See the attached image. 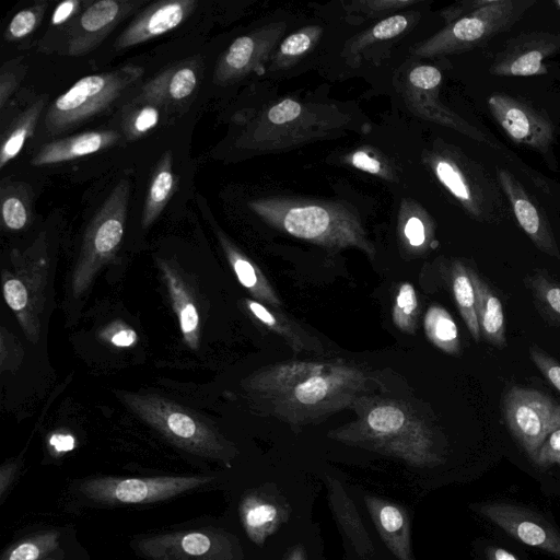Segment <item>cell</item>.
I'll return each instance as SVG.
<instances>
[{
	"instance_id": "cell-24",
	"label": "cell",
	"mask_w": 560,
	"mask_h": 560,
	"mask_svg": "<svg viewBox=\"0 0 560 560\" xmlns=\"http://www.w3.org/2000/svg\"><path fill=\"white\" fill-rule=\"evenodd\" d=\"M45 104V96L38 98L12 121L0 147L1 168L21 152L26 140L34 133Z\"/></svg>"
},
{
	"instance_id": "cell-41",
	"label": "cell",
	"mask_w": 560,
	"mask_h": 560,
	"mask_svg": "<svg viewBox=\"0 0 560 560\" xmlns=\"http://www.w3.org/2000/svg\"><path fill=\"white\" fill-rule=\"evenodd\" d=\"M301 110L302 107L299 103L284 100L269 110L268 118L271 122L280 125L294 120L301 114Z\"/></svg>"
},
{
	"instance_id": "cell-50",
	"label": "cell",
	"mask_w": 560,
	"mask_h": 560,
	"mask_svg": "<svg viewBox=\"0 0 560 560\" xmlns=\"http://www.w3.org/2000/svg\"><path fill=\"white\" fill-rule=\"evenodd\" d=\"M248 307L250 312L264 324L268 326H273L276 319L273 316L259 303L254 301H248Z\"/></svg>"
},
{
	"instance_id": "cell-20",
	"label": "cell",
	"mask_w": 560,
	"mask_h": 560,
	"mask_svg": "<svg viewBox=\"0 0 560 560\" xmlns=\"http://www.w3.org/2000/svg\"><path fill=\"white\" fill-rule=\"evenodd\" d=\"M325 482L330 510L347 538L361 557L372 555L373 541L351 498L338 480L327 477Z\"/></svg>"
},
{
	"instance_id": "cell-42",
	"label": "cell",
	"mask_w": 560,
	"mask_h": 560,
	"mask_svg": "<svg viewBox=\"0 0 560 560\" xmlns=\"http://www.w3.org/2000/svg\"><path fill=\"white\" fill-rule=\"evenodd\" d=\"M105 338L116 347H130L136 342L137 334L121 323H113L106 328Z\"/></svg>"
},
{
	"instance_id": "cell-12",
	"label": "cell",
	"mask_w": 560,
	"mask_h": 560,
	"mask_svg": "<svg viewBox=\"0 0 560 560\" xmlns=\"http://www.w3.org/2000/svg\"><path fill=\"white\" fill-rule=\"evenodd\" d=\"M495 174L518 225L532 243L540 252L560 259V249L552 228L538 202L509 170L497 167Z\"/></svg>"
},
{
	"instance_id": "cell-13",
	"label": "cell",
	"mask_w": 560,
	"mask_h": 560,
	"mask_svg": "<svg viewBox=\"0 0 560 560\" xmlns=\"http://www.w3.org/2000/svg\"><path fill=\"white\" fill-rule=\"evenodd\" d=\"M476 510L520 541L560 558V533L542 516L508 503L481 504Z\"/></svg>"
},
{
	"instance_id": "cell-28",
	"label": "cell",
	"mask_w": 560,
	"mask_h": 560,
	"mask_svg": "<svg viewBox=\"0 0 560 560\" xmlns=\"http://www.w3.org/2000/svg\"><path fill=\"white\" fill-rule=\"evenodd\" d=\"M425 329L433 343L445 352L455 354L459 351L457 326L444 308L433 306L429 310Z\"/></svg>"
},
{
	"instance_id": "cell-49",
	"label": "cell",
	"mask_w": 560,
	"mask_h": 560,
	"mask_svg": "<svg viewBox=\"0 0 560 560\" xmlns=\"http://www.w3.org/2000/svg\"><path fill=\"white\" fill-rule=\"evenodd\" d=\"M49 443L57 452H68L73 448L74 439L69 434L57 433L50 438Z\"/></svg>"
},
{
	"instance_id": "cell-10",
	"label": "cell",
	"mask_w": 560,
	"mask_h": 560,
	"mask_svg": "<svg viewBox=\"0 0 560 560\" xmlns=\"http://www.w3.org/2000/svg\"><path fill=\"white\" fill-rule=\"evenodd\" d=\"M559 50L560 33H522L497 54L489 72L499 77L541 75L548 72L545 60Z\"/></svg>"
},
{
	"instance_id": "cell-23",
	"label": "cell",
	"mask_w": 560,
	"mask_h": 560,
	"mask_svg": "<svg viewBox=\"0 0 560 560\" xmlns=\"http://www.w3.org/2000/svg\"><path fill=\"white\" fill-rule=\"evenodd\" d=\"M524 284L540 317L548 325L560 328V282L551 279L546 271L536 270L525 276Z\"/></svg>"
},
{
	"instance_id": "cell-22",
	"label": "cell",
	"mask_w": 560,
	"mask_h": 560,
	"mask_svg": "<svg viewBox=\"0 0 560 560\" xmlns=\"http://www.w3.org/2000/svg\"><path fill=\"white\" fill-rule=\"evenodd\" d=\"M175 187L172 151H166L160 159L147 192L141 215L142 228H149L161 214Z\"/></svg>"
},
{
	"instance_id": "cell-45",
	"label": "cell",
	"mask_w": 560,
	"mask_h": 560,
	"mask_svg": "<svg viewBox=\"0 0 560 560\" xmlns=\"http://www.w3.org/2000/svg\"><path fill=\"white\" fill-rule=\"evenodd\" d=\"M310 45L311 39L306 34H293L281 45V52L290 56L301 55L310 48Z\"/></svg>"
},
{
	"instance_id": "cell-34",
	"label": "cell",
	"mask_w": 560,
	"mask_h": 560,
	"mask_svg": "<svg viewBox=\"0 0 560 560\" xmlns=\"http://www.w3.org/2000/svg\"><path fill=\"white\" fill-rule=\"evenodd\" d=\"M529 357L539 372L560 392V363L535 343L529 347Z\"/></svg>"
},
{
	"instance_id": "cell-19",
	"label": "cell",
	"mask_w": 560,
	"mask_h": 560,
	"mask_svg": "<svg viewBox=\"0 0 560 560\" xmlns=\"http://www.w3.org/2000/svg\"><path fill=\"white\" fill-rule=\"evenodd\" d=\"M197 84L196 67L192 62H183L144 84L137 101L155 105L180 102L194 93Z\"/></svg>"
},
{
	"instance_id": "cell-9",
	"label": "cell",
	"mask_w": 560,
	"mask_h": 560,
	"mask_svg": "<svg viewBox=\"0 0 560 560\" xmlns=\"http://www.w3.org/2000/svg\"><path fill=\"white\" fill-rule=\"evenodd\" d=\"M488 108L514 142L539 152L549 150L555 140V126L542 112L516 97L494 93L488 97Z\"/></svg>"
},
{
	"instance_id": "cell-51",
	"label": "cell",
	"mask_w": 560,
	"mask_h": 560,
	"mask_svg": "<svg viewBox=\"0 0 560 560\" xmlns=\"http://www.w3.org/2000/svg\"><path fill=\"white\" fill-rule=\"evenodd\" d=\"M487 556L489 560H517L512 553L509 551L491 547L487 551Z\"/></svg>"
},
{
	"instance_id": "cell-48",
	"label": "cell",
	"mask_w": 560,
	"mask_h": 560,
	"mask_svg": "<svg viewBox=\"0 0 560 560\" xmlns=\"http://www.w3.org/2000/svg\"><path fill=\"white\" fill-rule=\"evenodd\" d=\"M352 163L357 168L376 174L381 171V164L375 159L369 156L365 152H355L352 156Z\"/></svg>"
},
{
	"instance_id": "cell-8",
	"label": "cell",
	"mask_w": 560,
	"mask_h": 560,
	"mask_svg": "<svg viewBox=\"0 0 560 560\" xmlns=\"http://www.w3.org/2000/svg\"><path fill=\"white\" fill-rule=\"evenodd\" d=\"M440 182L464 203L478 220H500L506 210L501 188L479 165L462 164L452 160H440L435 166Z\"/></svg>"
},
{
	"instance_id": "cell-26",
	"label": "cell",
	"mask_w": 560,
	"mask_h": 560,
	"mask_svg": "<svg viewBox=\"0 0 560 560\" xmlns=\"http://www.w3.org/2000/svg\"><path fill=\"white\" fill-rule=\"evenodd\" d=\"M453 294L465 324L476 341L481 339L475 310V292L471 278L462 262H455L452 275Z\"/></svg>"
},
{
	"instance_id": "cell-33",
	"label": "cell",
	"mask_w": 560,
	"mask_h": 560,
	"mask_svg": "<svg viewBox=\"0 0 560 560\" xmlns=\"http://www.w3.org/2000/svg\"><path fill=\"white\" fill-rule=\"evenodd\" d=\"M160 119V112L155 104L145 103L133 112L125 124L129 138H138L153 129Z\"/></svg>"
},
{
	"instance_id": "cell-16",
	"label": "cell",
	"mask_w": 560,
	"mask_h": 560,
	"mask_svg": "<svg viewBox=\"0 0 560 560\" xmlns=\"http://www.w3.org/2000/svg\"><path fill=\"white\" fill-rule=\"evenodd\" d=\"M366 510L388 550L397 560H416L411 549L410 520L405 508L392 501L364 495Z\"/></svg>"
},
{
	"instance_id": "cell-52",
	"label": "cell",
	"mask_w": 560,
	"mask_h": 560,
	"mask_svg": "<svg viewBox=\"0 0 560 560\" xmlns=\"http://www.w3.org/2000/svg\"><path fill=\"white\" fill-rule=\"evenodd\" d=\"M284 560H307L306 551L303 545L298 544L293 546Z\"/></svg>"
},
{
	"instance_id": "cell-39",
	"label": "cell",
	"mask_w": 560,
	"mask_h": 560,
	"mask_svg": "<svg viewBox=\"0 0 560 560\" xmlns=\"http://www.w3.org/2000/svg\"><path fill=\"white\" fill-rule=\"evenodd\" d=\"M24 70L21 68H12L8 69L3 67L1 69L0 74V107L3 109L10 96L14 92V90L19 86L20 81L22 80Z\"/></svg>"
},
{
	"instance_id": "cell-30",
	"label": "cell",
	"mask_w": 560,
	"mask_h": 560,
	"mask_svg": "<svg viewBox=\"0 0 560 560\" xmlns=\"http://www.w3.org/2000/svg\"><path fill=\"white\" fill-rule=\"evenodd\" d=\"M370 429L384 440L394 436L405 424L404 412L394 406H380L374 408L369 417Z\"/></svg>"
},
{
	"instance_id": "cell-37",
	"label": "cell",
	"mask_w": 560,
	"mask_h": 560,
	"mask_svg": "<svg viewBox=\"0 0 560 560\" xmlns=\"http://www.w3.org/2000/svg\"><path fill=\"white\" fill-rule=\"evenodd\" d=\"M533 460L539 467L560 465V428L548 435Z\"/></svg>"
},
{
	"instance_id": "cell-27",
	"label": "cell",
	"mask_w": 560,
	"mask_h": 560,
	"mask_svg": "<svg viewBox=\"0 0 560 560\" xmlns=\"http://www.w3.org/2000/svg\"><path fill=\"white\" fill-rule=\"evenodd\" d=\"M59 537L56 530L27 536L5 549L0 560H44L58 548Z\"/></svg>"
},
{
	"instance_id": "cell-46",
	"label": "cell",
	"mask_w": 560,
	"mask_h": 560,
	"mask_svg": "<svg viewBox=\"0 0 560 560\" xmlns=\"http://www.w3.org/2000/svg\"><path fill=\"white\" fill-rule=\"evenodd\" d=\"M81 2L77 0H67L58 4L51 16V23L59 25L72 18L79 10Z\"/></svg>"
},
{
	"instance_id": "cell-38",
	"label": "cell",
	"mask_w": 560,
	"mask_h": 560,
	"mask_svg": "<svg viewBox=\"0 0 560 560\" xmlns=\"http://www.w3.org/2000/svg\"><path fill=\"white\" fill-rule=\"evenodd\" d=\"M417 308V296L411 284L405 283L400 287L396 299L395 319L401 326L404 317L411 315Z\"/></svg>"
},
{
	"instance_id": "cell-18",
	"label": "cell",
	"mask_w": 560,
	"mask_h": 560,
	"mask_svg": "<svg viewBox=\"0 0 560 560\" xmlns=\"http://www.w3.org/2000/svg\"><path fill=\"white\" fill-rule=\"evenodd\" d=\"M118 138L115 130H91L57 139L42 145L31 163L43 166L72 161L110 147Z\"/></svg>"
},
{
	"instance_id": "cell-7",
	"label": "cell",
	"mask_w": 560,
	"mask_h": 560,
	"mask_svg": "<svg viewBox=\"0 0 560 560\" xmlns=\"http://www.w3.org/2000/svg\"><path fill=\"white\" fill-rule=\"evenodd\" d=\"M502 410L509 430L532 459L560 428V405L534 388L511 387L503 396Z\"/></svg>"
},
{
	"instance_id": "cell-17",
	"label": "cell",
	"mask_w": 560,
	"mask_h": 560,
	"mask_svg": "<svg viewBox=\"0 0 560 560\" xmlns=\"http://www.w3.org/2000/svg\"><path fill=\"white\" fill-rule=\"evenodd\" d=\"M159 268L177 316L184 342L197 350L200 345V316L192 292L175 265L159 259Z\"/></svg>"
},
{
	"instance_id": "cell-6",
	"label": "cell",
	"mask_w": 560,
	"mask_h": 560,
	"mask_svg": "<svg viewBox=\"0 0 560 560\" xmlns=\"http://www.w3.org/2000/svg\"><path fill=\"white\" fill-rule=\"evenodd\" d=\"M213 477L156 476V477H93L82 480L78 492L101 505L148 504L161 502L202 489Z\"/></svg>"
},
{
	"instance_id": "cell-1",
	"label": "cell",
	"mask_w": 560,
	"mask_h": 560,
	"mask_svg": "<svg viewBox=\"0 0 560 560\" xmlns=\"http://www.w3.org/2000/svg\"><path fill=\"white\" fill-rule=\"evenodd\" d=\"M117 396L129 410L175 446L229 466L230 446L192 411L159 395L117 392Z\"/></svg>"
},
{
	"instance_id": "cell-54",
	"label": "cell",
	"mask_w": 560,
	"mask_h": 560,
	"mask_svg": "<svg viewBox=\"0 0 560 560\" xmlns=\"http://www.w3.org/2000/svg\"><path fill=\"white\" fill-rule=\"evenodd\" d=\"M44 560H59V559H56V558H52V557H48V558H46Z\"/></svg>"
},
{
	"instance_id": "cell-53",
	"label": "cell",
	"mask_w": 560,
	"mask_h": 560,
	"mask_svg": "<svg viewBox=\"0 0 560 560\" xmlns=\"http://www.w3.org/2000/svg\"><path fill=\"white\" fill-rule=\"evenodd\" d=\"M553 4L560 11V0L553 1Z\"/></svg>"
},
{
	"instance_id": "cell-25",
	"label": "cell",
	"mask_w": 560,
	"mask_h": 560,
	"mask_svg": "<svg viewBox=\"0 0 560 560\" xmlns=\"http://www.w3.org/2000/svg\"><path fill=\"white\" fill-rule=\"evenodd\" d=\"M328 212L317 206L291 209L284 217L285 230L301 238H316L323 235L329 226Z\"/></svg>"
},
{
	"instance_id": "cell-43",
	"label": "cell",
	"mask_w": 560,
	"mask_h": 560,
	"mask_svg": "<svg viewBox=\"0 0 560 560\" xmlns=\"http://www.w3.org/2000/svg\"><path fill=\"white\" fill-rule=\"evenodd\" d=\"M407 27V20L402 15H394L381 21L373 28V36L387 39L400 34Z\"/></svg>"
},
{
	"instance_id": "cell-47",
	"label": "cell",
	"mask_w": 560,
	"mask_h": 560,
	"mask_svg": "<svg viewBox=\"0 0 560 560\" xmlns=\"http://www.w3.org/2000/svg\"><path fill=\"white\" fill-rule=\"evenodd\" d=\"M405 234L413 246L423 244L425 240L424 226L418 218H410L405 226Z\"/></svg>"
},
{
	"instance_id": "cell-31",
	"label": "cell",
	"mask_w": 560,
	"mask_h": 560,
	"mask_svg": "<svg viewBox=\"0 0 560 560\" xmlns=\"http://www.w3.org/2000/svg\"><path fill=\"white\" fill-rule=\"evenodd\" d=\"M46 8V2H38L19 11L7 27L5 39L15 40L30 35L39 24Z\"/></svg>"
},
{
	"instance_id": "cell-15",
	"label": "cell",
	"mask_w": 560,
	"mask_h": 560,
	"mask_svg": "<svg viewBox=\"0 0 560 560\" xmlns=\"http://www.w3.org/2000/svg\"><path fill=\"white\" fill-rule=\"evenodd\" d=\"M290 512L284 499L262 488L247 491L238 504L242 526L247 537L258 546L287 523Z\"/></svg>"
},
{
	"instance_id": "cell-5",
	"label": "cell",
	"mask_w": 560,
	"mask_h": 560,
	"mask_svg": "<svg viewBox=\"0 0 560 560\" xmlns=\"http://www.w3.org/2000/svg\"><path fill=\"white\" fill-rule=\"evenodd\" d=\"M130 545L145 560H244L238 539L215 527L159 532Z\"/></svg>"
},
{
	"instance_id": "cell-21",
	"label": "cell",
	"mask_w": 560,
	"mask_h": 560,
	"mask_svg": "<svg viewBox=\"0 0 560 560\" xmlns=\"http://www.w3.org/2000/svg\"><path fill=\"white\" fill-rule=\"evenodd\" d=\"M475 292V310L481 337L491 346H506L505 319L501 300L491 287L472 269L468 268Z\"/></svg>"
},
{
	"instance_id": "cell-2",
	"label": "cell",
	"mask_w": 560,
	"mask_h": 560,
	"mask_svg": "<svg viewBox=\"0 0 560 560\" xmlns=\"http://www.w3.org/2000/svg\"><path fill=\"white\" fill-rule=\"evenodd\" d=\"M143 71L140 66L127 63L81 78L47 109L44 119L47 133L65 132L107 109L142 77Z\"/></svg>"
},
{
	"instance_id": "cell-35",
	"label": "cell",
	"mask_w": 560,
	"mask_h": 560,
	"mask_svg": "<svg viewBox=\"0 0 560 560\" xmlns=\"http://www.w3.org/2000/svg\"><path fill=\"white\" fill-rule=\"evenodd\" d=\"M329 383L323 377H312L299 384L294 389L295 398L304 405H314L326 397Z\"/></svg>"
},
{
	"instance_id": "cell-4",
	"label": "cell",
	"mask_w": 560,
	"mask_h": 560,
	"mask_svg": "<svg viewBox=\"0 0 560 560\" xmlns=\"http://www.w3.org/2000/svg\"><path fill=\"white\" fill-rule=\"evenodd\" d=\"M129 180L120 179L89 223L71 277V293L81 298L98 270L117 253L125 232Z\"/></svg>"
},
{
	"instance_id": "cell-11",
	"label": "cell",
	"mask_w": 560,
	"mask_h": 560,
	"mask_svg": "<svg viewBox=\"0 0 560 560\" xmlns=\"http://www.w3.org/2000/svg\"><path fill=\"white\" fill-rule=\"evenodd\" d=\"M142 3L139 0L90 2L69 27L68 54L82 56L90 52Z\"/></svg>"
},
{
	"instance_id": "cell-40",
	"label": "cell",
	"mask_w": 560,
	"mask_h": 560,
	"mask_svg": "<svg viewBox=\"0 0 560 560\" xmlns=\"http://www.w3.org/2000/svg\"><path fill=\"white\" fill-rule=\"evenodd\" d=\"M440 71L431 66H421L415 68L410 74V82L420 89L430 90L436 88L441 82Z\"/></svg>"
},
{
	"instance_id": "cell-44",
	"label": "cell",
	"mask_w": 560,
	"mask_h": 560,
	"mask_svg": "<svg viewBox=\"0 0 560 560\" xmlns=\"http://www.w3.org/2000/svg\"><path fill=\"white\" fill-rule=\"evenodd\" d=\"M21 460L9 459L0 468V503L2 504L9 494L20 470Z\"/></svg>"
},
{
	"instance_id": "cell-36",
	"label": "cell",
	"mask_w": 560,
	"mask_h": 560,
	"mask_svg": "<svg viewBox=\"0 0 560 560\" xmlns=\"http://www.w3.org/2000/svg\"><path fill=\"white\" fill-rule=\"evenodd\" d=\"M0 339L1 371L13 370L20 364L23 358L21 343L10 331H7L4 327L1 328Z\"/></svg>"
},
{
	"instance_id": "cell-3",
	"label": "cell",
	"mask_w": 560,
	"mask_h": 560,
	"mask_svg": "<svg viewBox=\"0 0 560 560\" xmlns=\"http://www.w3.org/2000/svg\"><path fill=\"white\" fill-rule=\"evenodd\" d=\"M48 253L43 235L24 252L13 249L1 273L3 298L24 335L38 342L48 284Z\"/></svg>"
},
{
	"instance_id": "cell-14",
	"label": "cell",
	"mask_w": 560,
	"mask_h": 560,
	"mask_svg": "<svg viewBox=\"0 0 560 560\" xmlns=\"http://www.w3.org/2000/svg\"><path fill=\"white\" fill-rule=\"evenodd\" d=\"M196 7V0H163L151 3L121 32L115 42V48L136 46L176 28Z\"/></svg>"
},
{
	"instance_id": "cell-32",
	"label": "cell",
	"mask_w": 560,
	"mask_h": 560,
	"mask_svg": "<svg viewBox=\"0 0 560 560\" xmlns=\"http://www.w3.org/2000/svg\"><path fill=\"white\" fill-rule=\"evenodd\" d=\"M222 247L229 258V261L238 279L245 288L249 290L259 289V279L255 267L244 256H242L231 244L220 236Z\"/></svg>"
},
{
	"instance_id": "cell-29",
	"label": "cell",
	"mask_w": 560,
	"mask_h": 560,
	"mask_svg": "<svg viewBox=\"0 0 560 560\" xmlns=\"http://www.w3.org/2000/svg\"><path fill=\"white\" fill-rule=\"evenodd\" d=\"M1 215L3 224L12 231L22 230L30 219L26 192L20 185H2Z\"/></svg>"
}]
</instances>
